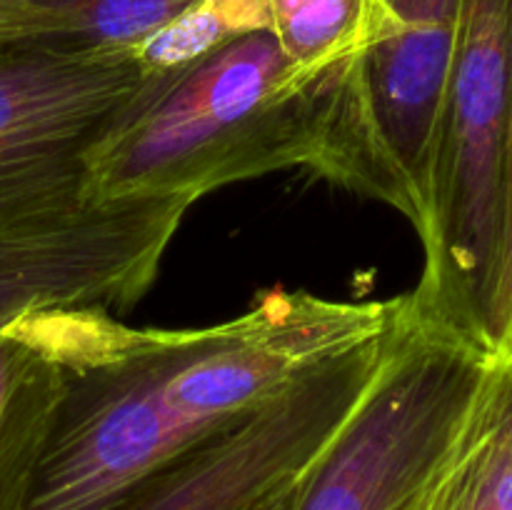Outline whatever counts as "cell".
Listing matches in <instances>:
<instances>
[{
  "label": "cell",
  "instance_id": "1",
  "mask_svg": "<svg viewBox=\"0 0 512 510\" xmlns=\"http://www.w3.org/2000/svg\"><path fill=\"white\" fill-rule=\"evenodd\" d=\"M98 198H185L305 170L408 215L370 125L363 58L300 68L270 30L173 70L155 98L88 155Z\"/></svg>",
  "mask_w": 512,
  "mask_h": 510
},
{
  "label": "cell",
  "instance_id": "2",
  "mask_svg": "<svg viewBox=\"0 0 512 510\" xmlns=\"http://www.w3.org/2000/svg\"><path fill=\"white\" fill-rule=\"evenodd\" d=\"M495 358L453 315L403 295L368 393L290 510H410Z\"/></svg>",
  "mask_w": 512,
  "mask_h": 510
},
{
  "label": "cell",
  "instance_id": "3",
  "mask_svg": "<svg viewBox=\"0 0 512 510\" xmlns=\"http://www.w3.org/2000/svg\"><path fill=\"white\" fill-rule=\"evenodd\" d=\"M510 38L512 0H463L445 110L435 238L415 288L485 345V310L503 238Z\"/></svg>",
  "mask_w": 512,
  "mask_h": 510
},
{
  "label": "cell",
  "instance_id": "4",
  "mask_svg": "<svg viewBox=\"0 0 512 510\" xmlns=\"http://www.w3.org/2000/svg\"><path fill=\"white\" fill-rule=\"evenodd\" d=\"M128 50L0 48V230L88 195V155L163 90Z\"/></svg>",
  "mask_w": 512,
  "mask_h": 510
},
{
  "label": "cell",
  "instance_id": "5",
  "mask_svg": "<svg viewBox=\"0 0 512 510\" xmlns=\"http://www.w3.org/2000/svg\"><path fill=\"white\" fill-rule=\"evenodd\" d=\"M388 330L325 360L185 453L118 510H263L310 473L368 393Z\"/></svg>",
  "mask_w": 512,
  "mask_h": 510
},
{
  "label": "cell",
  "instance_id": "6",
  "mask_svg": "<svg viewBox=\"0 0 512 510\" xmlns=\"http://www.w3.org/2000/svg\"><path fill=\"white\" fill-rule=\"evenodd\" d=\"M190 205L88 193L0 230V328L38 308L130 310L158 278Z\"/></svg>",
  "mask_w": 512,
  "mask_h": 510
},
{
  "label": "cell",
  "instance_id": "7",
  "mask_svg": "<svg viewBox=\"0 0 512 510\" xmlns=\"http://www.w3.org/2000/svg\"><path fill=\"white\" fill-rule=\"evenodd\" d=\"M363 90L375 140L423 248L435 238L445 110L463 0H365Z\"/></svg>",
  "mask_w": 512,
  "mask_h": 510
},
{
  "label": "cell",
  "instance_id": "8",
  "mask_svg": "<svg viewBox=\"0 0 512 510\" xmlns=\"http://www.w3.org/2000/svg\"><path fill=\"white\" fill-rule=\"evenodd\" d=\"M133 333L108 308H38L0 328V510H28L73 375Z\"/></svg>",
  "mask_w": 512,
  "mask_h": 510
},
{
  "label": "cell",
  "instance_id": "9",
  "mask_svg": "<svg viewBox=\"0 0 512 510\" xmlns=\"http://www.w3.org/2000/svg\"><path fill=\"white\" fill-rule=\"evenodd\" d=\"M410 510H512V360L490 365Z\"/></svg>",
  "mask_w": 512,
  "mask_h": 510
},
{
  "label": "cell",
  "instance_id": "10",
  "mask_svg": "<svg viewBox=\"0 0 512 510\" xmlns=\"http://www.w3.org/2000/svg\"><path fill=\"white\" fill-rule=\"evenodd\" d=\"M270 33L308 70H330L365 55V0H268Z\"/></svg>",
  "mask_w": 512,
  "mask_h": 510
},
{
  "label": "cell",
  "instance_id": "11",
  "mask_svg": "<svg viewBox=\"0 0 512 510\" xmlns=\"http://www.w3.org/2000/svg\"><path fill=\"white\" fill-rule=\"evenodd\" d=\"M195 0H38L53 40L98 50L135 53Z\"/></svg>",
  "mask_w": 512,
  "mask_h": 510
},
{
  "label": "cell",
  "instance_id": "12",
  "mask_svg": "<svg viewBox=\"0 0 512 510\" xmlns=\"http://www.w3.org/2000/svg\"><path fill=\"white\" fill-rule=\"evenodd\" d=\"M260 30H270L268 0H195L173 23L145 40L135 58L150 73H170Z\"/></svg>",
  "mask_w": 512,
  "mask_h": 510
},
{
  "label": "cell",
  "instance_id": "13",
  "mask_svg": "<svg viewBox=\"0 0 512 510\" xmlns=\"http://www.w3.org/2000/svg\"><path fill=\"white\" fill-rule=\"evenodd\" d=\"M485 340L490 350L508 355L512 348V38H510V113H508V150H505V210L503 238H500L498 265L493 288L485 310Z\"/></svg>",
  "mask_w": 512,
  "mask_h": 510
},
{
  "label": "cell",
  "instance_id": "14",
  "mask_svg": "<svg viewBox=\"0 0 512 510\" xmlns=\"http://www.w3.org/2000/svg\"><path fill=\"white\" fill-rule=\"evenodd\" d=\"M53 40V25L38 0H0V48Z\"/></svg>",
  "mask_w": 512,
  "mask_h": 510
},
{
  "label": "cell",
  "instance_id": "15",
  "mask_svg": "<svg viewBox=\"0 0 512 510\" xmlns=\"http://www.w3.org/2000/svg\"><path fill=\"white\" fill-rule=\"evenodd\" d=\"M298 488H300V485H298ZM295 493H298V490H293V493H290V495H285V498L275 500V503L265 505V508H263V510H290V503H293Z\"/></svg>",
  "mask_w": 512,
  "mask_h": 510
}]
</instances>
